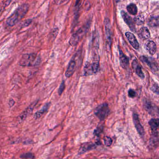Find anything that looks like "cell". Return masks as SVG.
I'll return each instance as SVG.
<instances>
[{"label":"cell","mask_w":159,"mask_h":159,"mask_svg":"<svg viewBox=\"0 0 159 159\" xmlns=\"http://www.w3.org/2000/svg\"><path fill=\"white\" fill-rule=\"evenodd\" d=\"M100 70V63L98 58L94 59L92 62H87L85 64L83 69L84 76H91L96 74L99 72Z\"/></svg>","instance_id":"3"},{"label":"cell","mask_w":159,"mask_h":159,"mask_svg":"<svg viewBox=\"0 0 159 159\" xmlns=\"http://www.w3.org/2000/svg\"><path fill=\"white\" fill-rule=\"evenodd\" d=\"M104 27H105V35L106 41L109 46H111L112 43V32L111 26L109 19L106 18L104 20Z\"/></svg>","instance_id":"6"},{"label":"cell","mask_w":159,"mask_h":159,"mask_svg":"<svg viewBox=\"0 0 159 159\" xmlns=\"http://www.w3.org/2000/svg\"><path fill=\"white\" fill-rule=\"evenodd\" d=\"M121 14L124 21H125L126 23L128 25L129 28H130V30L132 31L135 32L136 30V27H135L134 22L133 19H132V18L129 16L126 12H124L123 11H121Z\"/></svg>","instance_id":"10"},{"label":"cell","mask_w":159,"mask_h":159,"mask_svg":"<svg viewBox=\"0 0 159 159\" xmlns=\"http://www.w3.org/2000/svg\"><path fill=\"white\" fill-rule=\"evenodd\" d=\"M76 61L74 57L72 58L68 63V67L65 72V76L66 77H70L74 74L76 70Z\"/></svg>","instance_id":"9"},{"label":"cell","mask_w":159,"mask_h":159,"mask_svg":"<svg viewBox=\"0 0 159 159\" xmlns=\"http://www.w3.org/2000/svg\"><path fill=\"white\" fill-rule=\"evenodd\" d=\"M104 143L107 147H109L112 145L113 140L110 137L106 136L103 139Z\"/></svg>","instance_id":"25"},{"label":"cell","mask_w":159,"mask_h":159,"mask_svg":"<svg viewBox=\"0 0 159 159\" xmlns=\"http://www.w3.org/2000/svg\"><path fill=\"white\" fill-rule=\"evenodd\" d=\"M65 81H63L62 82L60 86L59 87V89H58V94L59 96H61L64 90L65 89Z\"/></svg>","instance_id":"26"},{"label":"cell","mask_w":159,"mask_h":159,"mask_svg":"<svg viewBox=\"0 0 159 159\" xmlns=\"http://www.w3.org/2000/svg\"><path fill=\"white\" fill-rule=\"evenodd\" d=\"M14 101L13 100V99H11L10 100V101H9V105L10 107H12L14 105Z\"/></svg>","instance_id":"29"},{"label":"cell","mask_w":159,"mask_h":159,"mask_svg":"<svg viewBox=\"0 0 159 159\" xmlns=\"http://www.w3.org/2000/svg\"><path fill=\"white\" fill-rule=\"evenodd\" d=\"M29 6L28 4H23L15 10L11 15L8 18L6 23L8 26L13 27L21 20L28 12Z\"/></svg>","instance_id":"1"},{"label":"cell","mask_w":159,"mask_h":159,"mask_svg":"<svg viewBox=\"0 0 159 159\" xmlns=\"http://www.w3.org/2000/svg\"><path fill=\"white\" fill-rule=\"evenodd\" d=\"M31 23H32V20L30 19H28V20H26L24 23V27H27V26H29Z\"/></svg>","instance_id":"28"},{"label":"cell","mask_w":159,"mask_h":159,"mask_svg":"<svg viewBox=\"0 0 159 159\" xmlns=\"http://www.w3.org/2000/svg\"><path fill=\"white\" fill-rule=\"evenodd\" d=\"M88 30L87 25L83 26L77 31L71 37L70 41V43L72 46H76L78 44L79 41L83 39L84 36L86 34Z\"/></svg>","instance_id":"4"},{"label":"cell","mask_w":159,"mask_h":159,"mask_svg":"<svg viewBox=\"0 0 159 159\" xmlns=\"http://www.w3.org/2000/svg\"><path fill=\"white\" fill-rule=\"evenodd\" d=\"M94 114L100 120H104L107 118L110 113L109 105L104 103L98 106L94 111Z\"/></svg>","instance_id":"5"},{"label":"cell","mask_w":159,"mask_h":159,"mask_svg":"<svg viewBox=\"0 0 159 159\" xmlns=\"http://www.w3.org/2000/svg\"><path fill=\"white\" fill-rule=\"evenodd\" d=\"M40 61V58L36 53L26 54L22 56L19 64L22 67H30L38 65Z\"/></svg>","instance_id":"2"},{"label":"cell","mask_w":159,"mask_h":159,"mask_svg":"<svg viewBox=\"0 0 159 159\" xmlns=\"http://www.w3.org/2000/svg\"><path fill=\"white\" fill-rule=\"evenodd\" d=\"M134 21L138 25H141L144 23V17L142 15H139L134 18Z\"/></svg>","instance_id":"24"},{"label":"cell","mask_w":159,"mask_h":159,"mask_svg":"<svg viewBox=\"0 0 159 159\" xmlns=\"http://www.w3.org/2000/svg\"><path fill=\"white\" fill-rule=\"evenodd\" d=\"M37 103V101H35V102L33 103L32 104H31L28 107L27 109H26V110L23 112V113L21 114V116H20V118L21 119V120H23L24 119H25L27 116L28 115L33 111V109H34V107L36 104Z\"/></svg>","instance_id":"14"},{"label":"cell","mask_w":159,"mask_h":159,"mask_svg":"<svg viewBox=\"0 0 159 159\" xmlns=\"http://www.w3.org/2000/svg\"><path fill=\"white\" fill-rule=\"evenodd\" d=\"M20 157L22 159H34V154L32 153H23L21 155Z\"/></svg>","instance_id":"23"},{"label":"cell","mask_w":159,"mask_h":159,"mask_svg":"<svg viewBox=\"0 0 159 159\" xmlns=\"http://www.w3.org/2000/svg\"><path fill=\"white\" fill-rule=\"evenodd\" d=\"M126 36L128 39L130 43L132 45V47L138 50L139 48V44L136 38L134 36V34L130 32H127L126 33Z\"/></svg>","instance_id":"11"},{"label":"cell","mask_w":159,"mask_h":159,"mask_svg":"<svg viewBox=\"0 0 159 159\" xmlns=\"http://www.w3.org/2000/svg\"><path fill=\"white\" fill-rule=\"evenodd\" d=\"M127 10L130 14L136 15L137 13V8L136 6L134 4H130L127 7Z\"/></svg>","instance_id":"20"},{"label":"cell","mask_w":159,"mask_h":159,"mask_svg":"<svg viewBox=\"0 0 159 159\" xmlns=\"http://www.w3.org/2000/svg\"><path fill=\"white\" fill-rule=\"evenodd\" d=\"M119 59L120 61V66L123 68H127L129 66V60L120 49H119Z\"/></svg>","instance_id":"12"},{"label":"cell","mask_w":159,"mask_h":159,"mask_svg":"<svg viewBox=\"0 0 159 159\" xmlns=\"http://www.w3.org/2000/svg\"><path fill=\"white\" fill-rule=\"evenodd\" d=\"M128 94H129V96L130 98H134V97L136 96V93L135 91L134 90L130 89L129 90V92H128Z\"/></svg>","instance_id":"27"},{"label":"cell","mask_w":159,"mask_h":159,"mask_svg":"<svg viewBox=\"0 0 159 159\" xmlns=\"http://www.w3.org/2000/svg\"><path fill=\"white\" fill-rule=\"evenodd\" d=\"M141 37L144 39H149L150 37L149 31L146 27H143L140 30Z\"/></svg>","instance_id":"19"},{"label":"cell","mask_w":159,"mask_h":159,"mask_svg":"<svg viewBox=\"0 0 159 159\" xmlns=\"http://www.w3.org/2000/svg\"><path fill=\"white\" fill-rule=\"evenodd\" d=\"M12 1V0H7L6 3V6H8V5H9L10 3Z\"/></svg>","instance_id":"30"},{"label":"cell","mask_w":159,"mask_h":159,"mask_svg":"<svg viewBox=\"0 0 159 159\" xmlns=\"http://www.w3.org/2000/svg\"><path fill=\"white\" fill-rule=\"evenodd\" d=\"M50 103H47L43 106V107L39 111H37L34 114V118L35 119H37L40 118L44 114L47 112L48 109L50 108Z\"/></svg>","instance_id":"13"},{"label":"cell","mask_w":159,"mask_h":159,"mask_svg":"<svg viewBox=\"0 0 159 159\" xmlns=\"http://www.w3.org/2000/svg\"><path fill=\"white\" fill-rule=\"evenodd\" d=\"M133 66L134 68L136 70V73L137 74H138V76L142 79H143L144 78V74L142 71L140 66H139V64H138V63L134 61L133 63Z\"/></svg>","instance_id":"17"},{"label":"cell","mask_w":159,"mask_h":159,"mask_svg":"<svg viewBox=\"0 0 159 159\" xmlns=\"http://www.w3.org/2000/svg\"><path fill=\"white\" fill-rule=\"evenodd\" d=\"M103 130V125H99L94 129V134L96 136H99Z\"/></svg>","instance_id":"22"},{"label":"cell","mask_w":159,"mask_h":159,"mask_svg":"<svg viewBox=\"0 0 159 159\" xmlns=\"http://www.w3.org/2000/svg\"><path fill=\"white\" fill-rule=\"evenodd\" d=\"M133 121L134 123V126L136 129L137 131L138 132L139 135L142 138H144L145 136V131L142 126L141 125L140 121L139 120L138 115L136 114H133Z\"/></svg>","instance_id":"7"},{"label":"cell","mask_w":159,"mask_h":159,"mask_svg":"<svg viewBox=\"0 0 159 159\" xmlns=\"http://www.w3.org/2000/svg\"><path fill=\"white\" fill-rule=\"evenodd\" d=\"M158 140H159V139H158L157 133V132L153 133L152 136L151 137V138L150 140V146H151L152 147L156 146V145H157L158 143V141H159Z\"/></svg>","instance_id":"18"},{"label":"cell","mask_w":159,"mask_h":159,"mask_svg":"<svg viewBox=\"0 0 159 159\" xmlns=\"http://www.w3.org/2000/svg\"><path fill=\"white\" fill-rule=\"evenodd\" d=\"M146 48L151 54H154L156 52V44L153 41H149L146 44Z\"/></svg>","instance_id":"16"},{"label":"cell","mask_w":159,"mask_h":159,"mask_svg":"<svg viewBox=\"0 0 159 159\" xmlns=\"http://www.w3.org/2000/svg\"><path fill=\"white\" fill-rule=\"evenodd\" d=\"M142 60L145 62V63H147L148 65L150 67L152 68V69H155L156 70V63H154V61H152V59H150L149 58H147L146 57H142Z\"/></svg>","instance_id":"21"},{"label":"cell","mask_w":159,"mask_h":159,"mask_svg":"<svg viewBox=\"0 0 159 159\" xmlns=\"http://www.w3.org/2000/svg\"><path fill=\"white\" fill-rule=\"evenodd\" d=\"M97 145L98 144H95V143H93L91 142L84 143L83 144H82L81 146L79 148L78 154H82L87 151L94 149L96 147Z\"/></svg>","instance_id":"8"},{"label":"cell","mask_w":159,"mask_h":159,"mask_svg":"<svg viewBox=\"0 0 159 159\" xmlns=\"http://www.w3.org/2000/svg\"><path fill=\"white\" fill-rule=\"evenodd\" d=\"M153 133L156 132L157 129L159 127V119H152L149 122Z\"/></svg>","instance_id":"15"}]
</instances>
